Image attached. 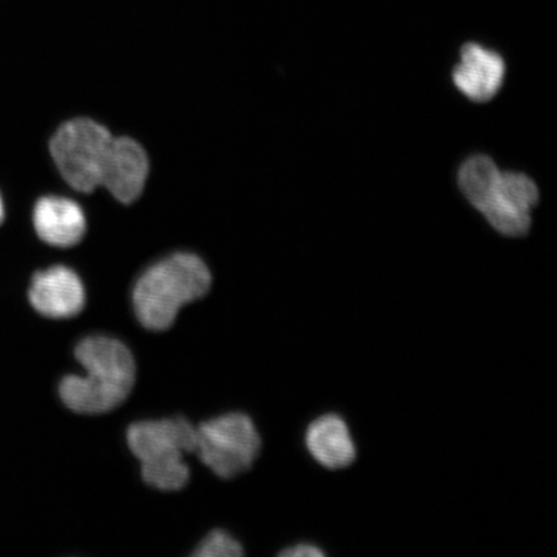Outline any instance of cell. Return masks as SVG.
<instances>
[{
  "mask_svg": "<svg viewBox=\"0 0 557 557\" xmlns=\"http://www.w3.org/2000/svg\"><path fill=\"white\" fill-rule=\"evenodd\" d=\"M75 359L85 375L70 374L60 383L62 403L81 414L111 412L127 400L136 381L134 355L122 341L108 336L83 338Z\"/></svg>",
  "mask_w": 557,
  "mask_h": 557,
  "instance_id": "1",
  "label": "cell"
},
{
  "mask_svg": "<svg viewBox=\"0 0 557 557\" xmlns=\"http://www.w3.org/2000/svg\"><path fill=\"white\" fill-rule=\"evenodd\" d=\"M459 189L499 234L519 238L531 228L537 185L527 174L500 172L487 156L470 157L458 172Z\"/></svg>",
  "mask_w": 557,
  "mask_h": 557,
  "instance_id": "2",
  "label": "cell"
},
{
  "mask_svg": "<svg viewBox=\"0 0 557 557\" xmlns=\"http://www.w3.org/2000/svg\"><path fill=\"white\" fill-rule=\"evenodd\" d=\"M212 287V274L199 256L173 253L152 264L135 284L134 306L138 322L154 332L170 330L184 306L203 298Z\"/></svg>",
  "mask_w": 557,
  "mask_h": 557,
  "instance_id": "3",
  "label": "cell"
},
{
  "mask_svg": "<svg viewBox=\"0 0 557 557\" xmlns=\"http://www.w3.org/2000/svg\"><path fill=\"white\" fill-rule=\"evenodd\" d=\"M127 444L141 463L146 484L159 491L176 492L189 482L186 455L197 449V426L185 417L164 418L131 424Z\"/></svg>",
  "mask_w": 557,
  "mask_h": 557,
  "instance_id": "4",
  "label": "cell"
},
{
  "mask_svg": "<svg viewBox=\"0 0 557 557\" xmlns=\"http://www.w3.org/2000/svg\"><path fill=\"white\" fill-rule=\"evenodd\" d=\"M114 135L90 117H75L59 125L48 141L54 169L75 191L92 194L101 177Z\"/></svg>",
  "mask_w": 557,
  "mask_h": 557,
  "instance_id": "5",
  "label": "cell"
},
{
  "mask_svg": "<svg viewBox=\"0 0 557 557\" xmlns=\"http://www.w3.org/2000/svg\"><path fill=\"white\" fill-rule=\"evenodd\" d=\"M261 437L247 414L227 413L197 428V455L222 479H233L252 468L261 451Z\"/></svg>",
  "mask_w": 557,
  "mask_h": 557,
  "instance_id": "6",
  "label": "cell"
},
{
  "mask_svg": "<svg viewBox=\"0 0 557 557\" xmlns=\"http://www.w3.org/2000/svg\"><path fill=\"white\" fill-rule=\"evenodd\" d=\"M27 298L41 317L70 319L85 309L86 289L73 269L54 264L33 275Z\"/></svg>",
  "mask_w": 557,
  "mask_h": 557,
  "instance_id": "7",
  "label": "cell"
},
{
  "mask_svg": "<svg viewBox=\"0 0 557 557\" xmlns=\"http://www.w3.org/2000/svg\"><path fill=\"white\" fill-rule=\"evenodd\" d=\"M150 173L149 157L144 146L128 136H114L111 141L101 187L122 205L141 197Z\"/></svg>",
  "mask_w": 557,
  "mask_h": 557,
  "instance_id": "8",
  "label": "cell"
},
{
  "mask_svg": "<svg viewBox=\"0 0 557 557\" xmlns=\"http://www.w3.org/2000/svg\"><path fill=\"white\" fill-rule=\"evenodd\" d=\"M32 227L46 246L72 248L85 238L87 219L83 208L61 195H41L32 208Z\"/></svg>",
  "mask_w": 557,
  "mask_h": 557,
  "instance_id": "9",
  "label": "cell"
},
{
  "mask_svg": "<svg viewBox=\"0 0 557 557\" xmlns=\"http://www.w3.org/2000/svg\"><path fill=\"white\" fill-rule=\"evenodd\" d=\"M506 65L497 52L468 44L462 47L461 61L453 70V82L473 102L491 101L504 85Z\"/></svg>",
  "mask_w": 557,
  "mask_h": 557,
  "instance_id": "10",
  "label": "cell"
},
{
  "mask_svg": "<svg viewBox=\"0 0 557 557\" xmlns=\"http://www.w3.org/2000/svg\"><path fill=\"white\" fill-rule=\"evenodd\" d=\"M306 448L319 465L329 470H343L357 458L351 431L343 417L334 413L317 418L305 435Z\"/></svg>",
  "mask_w": 557,
  "mask_h": 557,
  "instance_id": "11",
  "label": "cell"
},
{
  "mask_svg": "<svg viewBox=\"0 0 557 557\" xmlns=\"http://www.w3.org/2000/svg\"><path fill=\"white\" fill-rule=\"evenodd\" d=\"M243 555L240 543L220 529L209 533L193 554L197 557H240Z\"/></svg>",
  "mask_w": 557,
  "mask_h": 557,
  "instance_id": "12",
  "label": "cell"
},
{
  "mask_svg": "<svg viewBox=\"0 0 557 557\" xmlns=\"http://www.w3.org/2000/svg\"><path fill=\"white\" fill-rule=\"evenodd\" d=\"M284 557H324L325 553L322 548L313 543H298V545L285 548L281 553Z\"/></svg>",
  "mask_w": 557,
  "mask_h": 557,
  "instance_id": "13",
  "label": "cell"
},
{
  "mask_svg": "<svg viewBox=\"0 0 557 557\" xmlns=\"http://www.w3.org/2000/svg\"><path fill=\"white\" fill-rule=\"evenodd\" d=\"M7 215H9V212H7L5 198L2 189H0V228L4 226Z\"/></svg>",
  "mask_w": 557,
  "mask_h": 557,
  "instance_id": "14",
  "label": "cell"
}]
</instances>
